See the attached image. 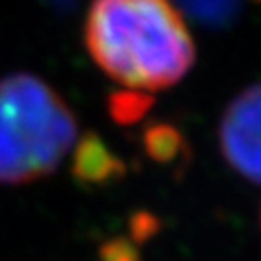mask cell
Wrapping results in <instances>:
<instances>
[{"mask_svg":"<svg viewBox=\"0 0 261 261\" xmlns=\"http://www.w3.org/2000/svg\"><path fill=\"white\" fill-rule=\"evenodd\" d=\"M85 46L111 81L137 94L176 85L196 59L194 37L170 0H94Z\"/></svg>","mask_w":261,"mask_h":261,"instance_id":"6da1fadb","label":"cell"},{"mask_svg":"<svg viewBox=\"0 0 261 261\" xmlns=\"http://www.w3.org/2000/svg\"><path fill=\"white\" fill-rule=\"evenodd\" d=\"M76 118L42 79L15 72L0 81V183L53 174L76 142Z\"/></svg>","mask_w":261,"mask_h":261,"instance_id":"7a4b0ae2","label":"cell"},{"mask_svg":"<svg viewBox=\"0 0 261 261\" xmlns=\"http://www.w3.org/2000/svg\"><path fill=\"white\" fill-rule=\"evenodd\" d=\"M218 137L228 166L261 185V83L246 87L228 102Z\"/></svg>","mask_w":261,"mask_h":261,"instance_id":"3957f363","label":"cell"},{"mask_svg":"<svg viewBox=\"0 0 261 261\" xmlns=\"http://www.w3.org/2000/svg\"><path fill=\"white\" fill-rule=\"evenodd\" d=\"M74 178L85 185H100L109 178L122 174V163L107 152V148L96 140L85 137L74 150V163H72Z\"/></svg>","mask_w":261,"mask_h":261,"instance_id":"277c9868","label":"cell"},{"mask_svg":"<svg viewBox=\"0 0 261 261\" xmlns=\"http://www.w3.org/2000/svg\"><path fill=\"white\" fill-rule=\"evenodd\" d=\"M100 261H140V252L133 244L116 238L100 246Z\"/></svg>","mask_w":261,"mask_h":261,"instance_id":"5b68a950","label":"cell"}]
</instances>
